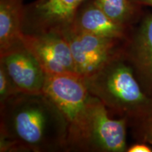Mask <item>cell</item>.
<instances>
[{
  "mask_svg": "<svg viewBox=\"0 0 152 152\" xmlns=\"http://www.w3.org/2000/svg\"><path fill=\"white\" fill-rule=\"evenodd\" d=\"M82 78L89 92L111 115L126 118L129 123L152 108V98L142 88L123 49L94 73Z\"/></svg>",
  "mask_w": 152,
  "mask_h": 152,
  "instance_id": "cell-2",
  "label": "cell"
},
{
  "mask_svg": "<svg viewBox=\"0 0 152 152\" xmlns=\"http://www.w3.org/2000/svg\"><path fill=\"white\" fill-rule=\"evenodd\" d=\"M132 1L142 7H149L152 8V0H132Z\"/></svg>",
  "mask_w": 152,
  "mask_h": 152,
  "instance_id": "cell-16",
  "label": "cell"
},
{
  "mask_svg": "<svg viewBox=\"0 0 152 152\" xmlns=\"http://www.w3.org/2000/svg\"><path fill=\"white\" fill-rule=\"evenodd\" d=\"M100 9L113 21L132 28L143 16V7L132 0H94Z\"/></svg>",
  "mask_w": 152,
  "mask_h": 152,
  "instance_id": "cell-12",
  "label": "cell"
},
{
  "mask_svg": "<svg viewBox=\"0 0 152 152\" xmlns=\"http://www.w3.org/2000/svg\"><path fill=\"white\" fill-rule=\"evenodd\" d=\"M65 38L81 77L94 73L118 54L125 41L100 37L70 28L61 33Z\"/></svg>",
  "mask_w": 152,
  "mask_h": 152,
  "instance_id": "cell-5",
  "label": "cell"
},
{
  "mask_svg": "<svg viewBox=\"0 0 152 152\" xmlns=\"http://www.w3.org/2000/svg\"><path fill=\"white\" fill-rule=\"evenodd\" d=\"M1 63H0V104L20 93Z\"/></svg>",
  "mask_w": 152,
  "mask_h": 152,
  "instance_id": "cell-14",
  "label": "cell"
},
{
  "mask_svg": "<svg viewBox=\"0 0 152 152\" xmlns=\"http://www.w3.org/2000/svg\"><path fill=\"white\" fill-rule=\"evenodd\" d=\"M23 0H0V54L23 42Z\"/></svg>",
  "mask_w": 152,
  "mask_h": 152,
  "instance_id": "cell-11",
  "label": "cell"
},
{
  "mask_svg": "<svg viewBox=\"0 0 152 152\" xmlns=\"http://www.w3.org/2000/svg\"><path fill=\"white\" fill-rule=\"evenodd\" d=\"M129 127L137 142L152 146V108L142 117L129 123Z\"/></svg>",
  "mask_w": 152,
  "mask_h": 152,
  "instance_id": "cell-13",
  "label": "cell"
},
{
  "mask_svg": "<svg viewBox=\"0 0 152 152\" xmlns=\"http://www.w3.org/2000/svg\"><path fill=\"white\" fill-rule=\"evenodd\" d=\"M0 135L28 151H66L68 123L45 93L20 92L0 104Z\"/></svg>",
  "mask_w": 152,
  "mask_h": 152,
  "instance_id": "cell-1",
  "label": "cell"
},
{
  "mask_svg": "<svg viewBox=\"0 0 152 152\" xmlns=\"http://www.w3.org/2000/svg\"><path fill=\"white\" fill-rule=\"evenodd\" d=\"M0 63L4 66L20 92H43L46 73L23 42L0 54Z\"/></svg>",
  "mask_w": 152,
  "mask_h": 152,
  "instance_id": "cell-9",
  "label": "cell"
},
{
  "mask_svg": "<svg viewBox=\"0 0 152 152\" xmlns=\"http://www.w3.org/2000/svg\"><path fill=\"white\" fill-rule=\"evenodd\" d=\"M127 152H152V147L144 142H137L135 144L128 147Z\"/></svg>",
  "mask_w": 152,
  "mask_h": 152,
  "instance_id": "cell-15",
  "label": "cell"
},
{
  "mask_svg": "<svg viewBox=\"0 0 152 152\" xmlns=\"http://www.w3.org/2000/svg\"><path fill=\"white\" fill-rule=\"evenodd\" d=\"M100 37L125 41L132 28L121 26L104 12L94 0H85L77 10L71 27Z\"/></svg>",
  "mask_w": 152,
  "mask_h": 152,
  "instance_id": "cell-10",
  "label": "cell"
},
{
  "mask_svg": "<svg viewBox=\"0 0 152 152\" xmlns=\"http://www.w3.org/2000/svg\"><path fill=\"white\" fill-rule=\"evenodd\" d=\"M23 41L46 74L77 75L71 49L61 33L24 34Z\"/></svg>",
  "mask_w": 152,
  "mask_h": 152,
  "instance_id": "cell-8",
  "label": "cell"
},
{
  "mask_svg": "<svg viewBox=\"0 0 152 152\" xmlns=\"http://www.w3.org/2000/svg\"><path fill=\"white\" fill-rule=\"evenodd\" d=\"M122 49L142 88L152 98V12L144 13Z\"/></svg>",
  "mask_w": 152,
  "mask_h": 152,
  "instance_id": "cell-7",
  "label": "cell"
},
{
  "mask_svg": "<svg viewBox=\"0 0 152 152\" xmlns=\"http://www.w3.org/2000/svg\"><path fill=\"white\" fill-rule=\"evenodd\" d=\"M43 93L58 106L68 123L66 151H77L89 122L94 96L80 76L46 74Z\"/></svg>",
  "mask_w": 152,
  "mask_h": 152,
  "instance_id": "cell-3",
  "label": "cell"
},
{
  "mask_svg": "<svg viewBox=\"0 0 152 152\" xmlns=\"http://www.w3.org/2000/svg\"><path fill=\"white\" fill-rule=\"evenodd\" d=\"M85 0H35L25 4L23 32L26 35L62 33L73 25Z\"/></svg>",
  "mask_w": 152,
  "mask_h": 152,
  "instance_id": "cell-6",
  "label": "cell"
},
{
  "mask_svg": "<svg viewBox=\"0 0 152 152\" xmlns=\"http://www.w3.org/2000/svg\"><path fill=\"white\" fill-rule=\"evenodd\" d=\"M128 127V118H113L104 104L94 96L89 122L76 152L127 151Z\"/></svg>",
  "mask_w": 152,
  "mask_h": 152,
  "instance_id": "cell-4",
  "label": "cell"
}]
</instances>
